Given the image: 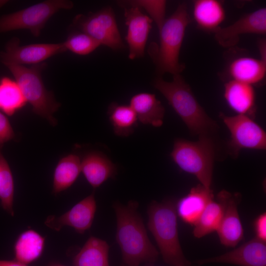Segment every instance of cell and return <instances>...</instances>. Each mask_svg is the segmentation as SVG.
<instances>
[{
  "mask_svg": "<svg viewBox=\"0 0 266 266\" xmlns=\"http://www.w3.org/2000/svg\"><path fill=\"white\" fill-rule=\"evenodd\" d=\"M137 207V202L133 200L126 205L118 202L114 204L117 219L116 239L127 266L154 263L159 256L148 236Z\"/></svg>",
  "mask_w": 266,
  "mask_h": 266,
  "instance_id": "1",
  "label": "cell"
},
{
  "mask_svg": "<svg viewBox=\"0 0 266 266\" xmlns=\"http://www.w3.org/2000/svg\"><path fill=\"white\" fill-rule=\"evenodd\" d=\"M153 86L167 100L194 135L209 136L217 128V124L201 106L190 86L180 74L173 75L171 81L156 78Z\"/></svg>",
  "mask_w": 266,
  "mask_h": 266,
  "instance_id": "2",
  "label": "cell"
},
{
  "mask_svg": "<svg viewBox=\"0 0 266 266\" xmlns=\"http://www.w3.org/2000/svg\"><path fill=\"white\" fill-rule=\"evenodd\" d=\"M148 229L153 234L163 259L171 266H190L178 237L176 205L170 200L153 201L148 209Z\"/></svg>",
  "mask_w": 266,
  "mask_h": 266,
  "instance_id": "3",
  "label": "cell"
},
{
  "mask_svg": "<svg viewBox=\"0 0 266 266\" xmlns=\"http://www.w3.org/2000/svg\"><path fill=\"white\" fill-rule=\"evenodd\" d=\"M190 22L187 5L182 3L159 29V44L150 54L160 75L166 73L173 75L180 74L185 68L179 61V54Z\"/></svg>",
  "mask_w": 266,
  "mask_h": 266,
  "instance_id": "4",
  "label": "cell"
},
{
  "mask_svg": "<svg viewBox=\"0 0 266 266\" xmlns=\"http://www.w3.org/2000/svg\"><path fill=\"white\" fill-rule=\"evenodd\" d=\"M215 148L214 141L210 136H200L197 141L178 138L174 142L170 156L181 169L195 175L200 184L210 189Z\"/></svg>",
  "mask_w": 266,
  "mask_h": 266,
  "instance_id": "5",
  "label": "cell"
},
{
  "mask_svg": "<svg viewBox=\"0 0 266 266\" xmlns=\"http://www.w3.org/2000/svg\"><path fill=\"white\" fill-rule=\"evenodd\" d=\"M45 63L30 67L16 65H5L14 77L27 102L30 103L33 112L46 119L53 126L57 121L53 114L61 104L57 102L53 93L48 91L41 77Z\"/></svg>",
  "mask_w": 266,
  "mask_h": 266,
  "instance_id": "6",
  "label": "cell"
},
{
  "mask_svg": "<svg viewBox=\"0 0 266 266\" xmlns=\"http://www.w3.org/2000/svg\"><path fill=\"white\" fill-rule=\"evenodd\" d=\"M72 1L67 0H45L0 17V33L18 30H27L35 37L49 19L61 9H70Z\"/></svg>",
  "mask_w": 266,
  "mask_h": 266,
  "instance_id": "7",
  "label": "cell"
},
{
  "mask_svg": "<svg viewBox=\"0 0 266 266\" xmlns=\"http://www.w3.org/2000/svg\"><path fill=\"white\" fill-rule=\"evenodd\" d=\"M73 25L97 41L113 50H119L124 45L117 25L113 9L109 7L88 15L80 14L73 20Z\"/></svg>",
  "mask_w": 266,
  "mask_h": 266,
  "instance_id": "8",
  "label": "cell"
},
{
  "mask_svg": "<svg viewBox=\"0 0 266 266\" xmlns=\"http://www.w3.org/2000/svg\"><path fill=\"white\" fill-rule=\"evenodd\" d=\"M220 117L231 133L228 147L231 155L237 156L242 149L265 150L266 134L263 128L247 115L237 114Z\"/></svg>",
  "mask_w": 266,
  "mask_h": 266,
  "instance_id": "9",
  "label": "cell"
},
{
  "mask_svg": "<svg viewBox=\"0 0 266 266\" xmlns=\"http://www.w3.org/2000/svg\"><path fill=\"white\" fill-rule=\"evenodd\" d=\"M66 51L63 42L20 45L19 38L14 37L7 43L5 51L0 53V59L4 65H35Z\"/></svg>",
  "mask_w": 266,
  "mask_h": 266,
  "instance_id": "10",
  "label": "cell"
},
{
  "mask_svg": "<svg viewBox=\"0 0 266 266\" xmlns=\"http://www.w3.org/2000/svg\"><path fill=\"white\" fill-rule=\"evenodd\" d=\"M218 43L223 47L236 45L244 34L264 35L266 33V9L262 7L248 13L232 24L219 27L214 32Z\"/></svg>",
  "mask_w": 266,
  "mask_h": 266,
  "instance_id": "11",
  "label": "cell"
},
{
  "mask_svg": "<svg viewBox=\"0 0 266 266\" xmlns=\"http://www.w3.org/2000/svg\"><path fill=\"white\" fill-rule=\"evenodd\" d=\"M96 209V201L93 193L63 215L48 216L45 221V225L57 232L60 231L65 226H70L77 233L82 234L91 228Z\"/></svg>",
  "mask_w": 266,
  "mask_h": 266,
  "instance_id": "12",
  "label": "cell"
},
{
  "mask_svg": "<svg viewBox=\"0 0 266 266\" xmlns=\"http://www.w3.org/2000/svg\"><path fill=\"white\" fill-rule=\"evenodd\" d=\"M124 16L127 26L125 38L129 48V58L133 60L142 57L153 21L136 6L125 7Z\"/></svg>",
  "mask_w": 266,
  "mask_h": 266,
  "instance_id": "13",
  "label": "cell"
},
{
  "mask_svg": "<svg viewBox=\"0 0 266 266\" xmlns=\"http://www.w3.org/2000/svg\"><path fill=\"white\" fill-rule=\"evenodd\" d=\"M199 265L227 263L240 266H266V244L257 237L223 255L200 260Z\"/></svg>",
  "mask_w": 266,
  "mask_h": 266,
  "instance_id": "14",
  "label": "cell"
},
{
  "mask_svg": "<svg viewBox=\"0 0 266 266\" xmlns=\"http://www.w3.org/2000/svg\"><path fill=\"white\" fill-rule=\"evenodd\" d=\"M221 192L225 201V209L216 231L222 244L227 247H235L242 239L244 235L237 210V197L225 190Z\"/></svg>",
  "mask_w": 266,
  "mask_h": 266,
  "instance_id": "15",
  "label": "cell"
},
{
  "mask_svg": "<svg viewBox=\"0 0 266 266\" xmlns=\"http://www.w3.org/2000/svg\"><path fill=\"white\" fill-rule=\"evenodd\" d=\"M81 172L94 188L100 186L117 173L116 165L104 154L98 151L86 154L81 161Z\"/></svg>",
  "mask_w": 266,
  "mask_h": 266,
  "instance_id": "16",
  "label": "cell"
},
{
  "mask_svg": "<svg viewBox=\"0 0 266 266\" xmlns=\"http://www.w3.org/2000/svg\"><path fill=\"white\" fill-rule=\"evenodd\" d=\"M213 197L210 189L200 184L178 200L176 205L177 214L184 222L195 225Z\"/></svg>",
  "mask_w": 266,
  "mask_h": 266,
  "instance_id": "17",
  "label": "cell"
},
{
  "mask_svg": "<svg viewBox=\"0 0 266 266\" xmlns=\"http://www.w3.org/2000/svg\"><path fill=\"white\" fill-rule=\"evenodd\" d=\"M224 97L229 106L237 114L252 117L256 100L253 85L230 80L224 85Z\"/></svg>",
  "mask_w": 266,
  "mask_h": 266,
  "instance_id": "18",
  "label": "cell"
},
{
  "mask_svg": "<svg viewBox=\"0 0 266 266\" xmlns=\"http://www.w3.org/2000/svg\"><path fill=\"white\" fill-rule=\"evenodd\" d=\"M130 106L134 111L138 121L155 127L163 124L165 109L154 94L140 93L132 97Z\"/></svg>",
  "mask_w": 266,
  "mask_h": 266,
  "instance_id": "19",
  "label": "cell"
},
{
  "mask_svg": "<svg viewBox=\"0 0 266 266\" xmlns=\"http://www.w3.org/2000/svg\"><path fill=\"white\" fill-rule=\"evenodd\" d=\"M228 73L231 80L253 86L265 78L266 61L251 57H239L230 63Z\"/></svg>",
  "mask_w": 266,
  "mask_h": 266,
  "instance_id": "20",
  "label": "cell"
},
{
  "mask_svg": "<svg viewBox=\"0 0 266 266\" xmlns=\"http://www.w3.org/2000/svg\"><path fill=\"white\" fill-rule=\"evenodd\" d=\"M193 16L198 27L214 32L225 20L226 11L218 0H196L193 3Z\"/></svg>",
  "mask_w": 266,
  "mask_h": 266,
  "instance_id": "21",
  "label": "cell"
},
{
  "mask_svg": "<svg viewBox=\"0 0 266 266\" xmlns=\"http://www.w3.org/2000/svg\"><path fill=\"white\" fill-rule=\"evenodd\" d=\"M44 243L45 238L34 230L23 232L14 245V260L26 265L33 262L41 255Z\"/></svg>",
  "mask_w": 266,
  "mask_h": 266,
  "instance_id": "22",
  "label": "cell"
},
{
  "mask_svg": "<svg viewBox=\"0 0 266 266\" xmlns=\"http://www.w3.org/2000/svg\"><path fill=\"white\" fill-rule=\"evenodd\" d=\"M109 246L99 238L91 236L73 260L74 266H109Z\"/></svg>",
  "mask_w": 266,
  "mask_h": 266,
  "instance_id": "23",
  "label": "cell"
},
{
  "mask_svg": "<svg viewBox=\"0 0 266 266\" xmlns=\"http://www.w3.org/2000/svg\"><path fill=\"white\" fill-rule=\"evenodd\" d=\"M81 172V160L77 155L70 154L61 158L54 170L53 193L57 195L69 188Z\"/></svg>",
  "mask_w": 266,
  "mask_h": 266,
  "instance_id": "24",
  "label": "cell"
},
{
  "mask_svg": "<svg viewBox=\"0 0 266 266\" xmlns=\"http://www.w3.org/2000/svg\"><path fill=\"white\" fill-rule=\"evenodd\" d=\"M225 209V201L222 192L217 195V200H212L207 205L194 225L193 234L201 238L216 231L222 220Z\"/></svg>",
  "mask_w": 266,
  "mask_h": 266,
  "instance_id": "25",
  "label": "cell"
},
{
  "mask_svg": "<svg viewBox=\"0 0 266 266\" xmlns=\"http://www.w3.org/2000/svg\"><path fill=\"white\" fill-rule=\"evenodd\" d=\"M107 113L116 135L126 137L133 133L137 125L138 119L130 105L113 102L109 106Z\"/></svg>",
  "mask_w": 266,
  "mask_h": 266,
  "instance_id": "26",
  "label": "cell"
},
{
  "mask_svg": "<svg viewBox=\"0 0 266 266\" xmlns=\"http://www.w3.org/2000/svg\"><path fill=\"white\" fill-rule=\"evenodd\" d=\"M26 103L15 80L7 77L0 80V111L12 116L22 108Z\"/></svg>",
  "mask_w": 266,
  "mask_h": 266,
  "instance_id": "27",
  "label": "cell"
},
{
  "mask_svg": "<svg viewBox=\"0 0 266 266\" xmlns=\"http://www.w3.org/2000/svg\"><path fill=\"white\" fill-rule=\"evenodd\" d=\"M2 147L0 146V203L2 208L13 216L14 180L9 166L1 152Z\"/></svg>",
  "mask_w": 266,
  "mask_h": 266,
  "instance_id": "28",
  "label": "cell"
},
{
  "mask_svg": "<svg viewBox=\"0 0 266 266\" xmlns=\"http://www.w3.org/2000/svg\"><path fill=\"white\" fill-rule=\"evenodd\" d=\"M63 43L66 51H70L79 55L89 54L100 45L90 36L82 32L71 33Z\"/></svg>",
  "mask_w": 266,
  "mask_h": 266,
  "instance_id": "29",
  "label": "cell"
},
{
  "mask_svg": "<svg viewBox=\"0 0 266 266\" xmlns=\"http://www.w3.org/2000/svg\"><path fill=\"white\" fill-rule=\"evenodd\" d=\"M130 6L142 7L150 15L158 28L161 27L165 18L166 1L165 0H133L126 2Z\"/></svg>",
  "mask_w": 266,
  "mask_h": 266,
  "instance_id": "30",
  "label": "cell"
},
{
  "mask_svg": "<svg viewBox=\"0 0 266 266\" xmlns=\"http://www.w3.org/2000/svg\"><path fill=\"white\" fill-rule=\"evenodd\" d=\"M15 137L12 127L7 117L0 111V146Z\"/></svg>",
  "mask_w": 266,
  "mask_h": 266,
  "instance_id": "31",
  "label": "cell"
},
{
  "mask_svg": "<svg viewBox=\"0 0 266 266\" xmlns=\"http://www.w3.org/2000/svg\"><path fill=\"white\" fill-rule=\"evenodd\" d=\"M254 228L257 238L266 242V213L259 215L254 223Z\"/></svg>",
  "mask_w": 266,
  "mask_h": 266,
  "instance_id": "32",
  "label": "cell"
},
{
  "mask_svg": "<svg viewBox=\"0 0 266 266\" xmlns=\"http://www.w3.org/2000/svg\"><path fill=\"white\" fill-rule=\"evenodd\" d=\"M0 266H28L27 265L14 260H0Z\"/></svg>",
  "mask_w": 266,
  "mask_h": 266,
  "instance_id": "33",
  "label": "cell"
},
{
  "mask_svg": "<svg viewBox=\"0 0 266 266\" xmlns=\"http://www.w3.org/2000/svg\"><path fill=\"white\" fill-rule=\"evenodd\" d=\"M259 48L261 56L260 59L266 61V44L265 40L263 39L259 42Z\"/></svg>",
  "mask_w": 266,
  "mask_h": 266,
  "instance_id": "34",
  "label": "cell"
},
{
  "mask_svg": "<svg viewBox=\"0 0 266 266\" xmlns=\"http://www.w3.org/2000/svg\"><path fill=\"white\" fill-rule=\"evenodd\" d=\"M48 266H66L59 263H53L49 265Z\"/></svg>",
  "mask_w": 266,
  "mask_h": 266,
  "instance_id": "35",
  "label": "cell"
},
{
  "mask_svg": "<svg viewBox=\"0 0 266 266\" xmlns=\"http://www.w3.org/2000/svg\"><path fill=\"white\" fill-rule=\"evenodd\" d=\"M6 2V1L4 0H0V8Z\"/></svg>",
  "mask_w": 266,
  "mask_h": 266,
  "instance_id": "36",
  "label": "cell"
},
{
  "mask_svg": "<svg viewBox=\"0 0 266 266\" xmlns=\"http://www.w3.org/2000/svg\"></svg>",
  "mask_w": 266,
  "mask_h": 266,
  "instance_id": "37",
  "label": "cell"
}]
</instances>
